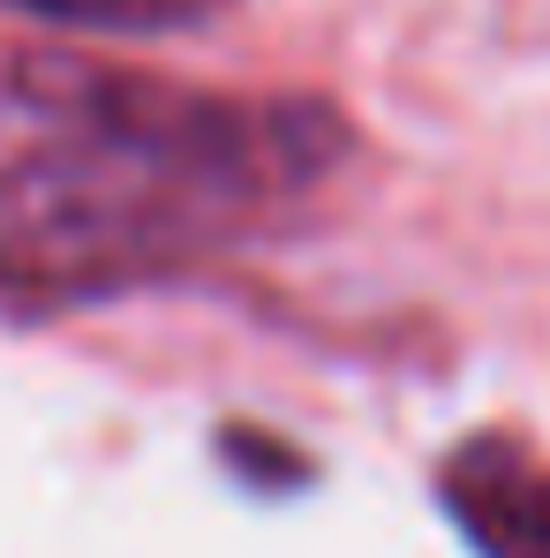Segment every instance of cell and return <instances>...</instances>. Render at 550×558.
<instances>
[{"mask_svg": "<svg viewBox=\"0 0 550 558\" xmlns=\"http://www.w3.org/2000/svg\"><path fill=\"white\" fill-rule=\"evenodd\" d=\"M317 167L309 113L113 92L76 136L0 167V294H106L234 242Z\"/></svg>", "mask_w": 550, "mask_h": 558, "instance_id": "6da1fadb", "label": "cell"}, {"mask_svg": "<svg viewBox=\"0 0 550 558\" xmlns=\"http://www.w3.org/2000/svg\"><path fill=\"white\" fill-rule=\"evenodd\" d=\"M438 490L482 558H550V461H536L521 438H467Z\"/></svg>", "mask_w": 550, "mask_h": 558, "instance_id": "7a4b0ae2", "label": "cell"}, {"mask_svg": "<svg viewBox=\"0 0 550 558\" xmlns=\"http://www.w3.org/2000/svg\"><path fill=\"white\" fill-rule=\"evenodd\" d=\"M30 15H53V23H91V31H182L219 15L227 0H15Z\"/></svg>", "mask_w": 550, "mask_h": 558, "instance_id": "3957f363", "label": "cell"}]
</instances>
